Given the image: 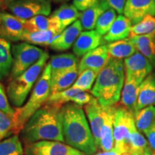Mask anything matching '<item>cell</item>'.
I'll use <instances>...</instances> for the list:
<instances>
[{
    "label": "cell",
    "mask_w": 155,
    "mask_h": 155,
    "mask_svg": "<svg viewBox=\"0 0 155 155\" xmlns=\"http://www.w3.org/2000/svg\"><path fill=\"white\" fill-rule=\"evenodd\" d=\"M49 65L51 68V74H53L78 66V57L72 53L56 55L50 58Z\"/></svg>",
    "instance_id": "cell-27"
},
{
    "label": "cell",
    "mask_w": 155,
    "mask_h": 155,
    "mask_svg": "<svg viewBox=\"0 0 155 155\" xmlns=\"http://www.w3.org/2000/svg\"><path fill=\"white\" fill-rule=\"evenodd\" d=\"M12 1H15V0H5L6 5H7L8 2H10ZM49 1H53L55 2H64L69 1V0H49Z\"/></svg>",
    "instance_id": "cell-44"
},
{
    "label": "cell",
    "mask_w": 155,
    "mask_h": 155,
    "mask_svg": "<svg viewBox=\"0 0 155 155\" xmlns=\"http://www.w3.org/2000/svg\"><path fill=\"white\" fill-rule=\"evenodd\" d=\"M2 21L0 24V38L9 41L17 42L27 32L25 20L7 12H1Z\"/></svg>",
    "instance_id": "cell-10"
},
{
    "label": "cell",
    "mask_w": 155,
    "mask_h": 155,
    "mask_svg": "<svg viewBox=\"0 0 155 155\" xmlns=\"http://www.w3.org/2000/svg\"><path fill=\"white\" fill-rule=\"evenodd\" d=\"M109 58L107 46L101 45L83 56L78 66V73L86 69H91L99 73L105 66Z\"/></svg>",
    "instance_id": "cell-13"
},
{
    "label": "cell",
    "mask_w": 155,
    "mask_h": 155,
    "mask_svg": "<svg viewBox=\"0 0 155 155\" xmlns=\"http://www.w3.org/2000/svg\"><path fill=\"white\" fill-rule=\"evenodd\" d=\"M125 73L130 74L142 82L153 71V65L139 52L136 53L124 61Z\"/></svg>",
    "instance_id": "cell-12"
},
{
    "label": "cell",
    "mask_w": 155,
    "mask_h": 155,
    "mask_svg": "<svg viewBox=\"0 0 155 155\" xmlns=\"http://www.w3.org/2000/svg\"><path fill=\"white\" fill-rule=\"evenodd\" d=\"M45 51L27 42L15 44L12 47L13 63L9 79L16 78L36 63L44 55Z\"/></svg>",
    "instance_id": "cell-6"
},
{
    "label": "cell",
    "mask_w": 155,
    "mask_h": 155,
    "mask_svg": "<svg viewBox=\"0 0 155 155\" xmlns=\"http://www.w3.org/2000/svg\"><path fill=\"white\" fill-rule=\"evenodd\" d=\"M13 58L9 40L0 38V81L9 77L12 68Z\"/></svg>",
    "instance_id": "cell-24"
},
{
    "label": "cell",
    "mask_w": 155,
    "mask_h": 155,
    "mask_svg": "<svg viewBox=\"0 0 155 155\" xmlns=\"http://www.w3.org/2000/svg\"><path fill=\"white\" fill-rule=\"evenodd\" d=\"M80 15L81 14L74 5L64 4L56 9L50 17L55 21L60 31L62 32L77 21Z\"/></svg>",
    "instance_id": "cell-20"
},
{
    "label": "cell",
    "mask_w": 155,
    "mask_h": 155,
    "mask_svg": "<svg viewBox=\"0 0 155 155\" xmlns=\"http://www.w3.org/2000/svg\"><path fill=\"white\" fill-rule=\"evenodd\" d=\"M25 155H86L64 142L40 141L25 146Z\"/></svg>",
    "instance_id": "cell-9"
},
{
    "label": "cell",
    "mask_w": 155,
    "mask_h": 155,
    "mask_svg": "<svg viewBox=\"0 0 155 155\" xmlns=\"http://www.w3.org/2000/svg\"><path fill=\"white\" fill-rule=\"evenodd\" d=\"M132 23L127 17L122 15H119L116 17L111 29L104 37L105 42H111L124 40L130 35L131 28Z\"/></svg>",
    "instance_id": "cell-21"
},
{
    "label": "cell",
    "mask_w": 155,
    "mask_h": 155,
    "mask_svg": "<svg viewBox=\"0 0 155 155\" xmlns=\"http://www.w3.org/2000/svg\"><path fill=\"white\" fill-rule=\"evenodd\" d=\"M124 81L125 68L124 63L108 81L101 93L96 98L101 106L105 107L117 104L121 98Z\"/></svg>",
    "instance_id": "cell-8"
},
{
    "label": "cell",
    "mask_w": 155,
    "mask_h": 155,
    "mask_svg": "<svg viewBox=\"0 0 155 155\" xmlns=\"http://www.w3.org/2000/svg\"><path fill=\"white\" fill-rule=\"evenodd\" d=\"M155 35V16L148 15L141 22L132 25L129 38L137 35Z\"/></svg>",
    "instance_id": "cell-33"
},
{
    "label": "cell",
    "mask_w": 155,
    "mask_h": 155,
    "mask_svg": "<svg viewBox=\"0 0 155 155\" xmlns=\"http://www.w3.org/2000/svg\"><path fill=\"white\" fill-rule=\"evenodd\" d=\"M146 135L149 146L152 150L155 151V122L152 127L144 133Z\"/></svg>",
    "instance_id": "cell-41"
},
{
    "label": "cell",
    "mask_w": 155,
    "mask_h": 155,
    "mask_svg": "<svg viewBox=\"0 0 155 155\" xmlns=\"http://www.w3.org/2000/svg\"><path fill=\"white\" fill-rule=\"evenodd\" d=\"M0 110L10 116L12 119H13L15 110L9 105L8 98H7V94H5L3 86H0Z\"/></svg>",
    "instance_id": "cell-38"
},
{
    "label": "cell",
    "mask_w": 155,
    "mask_h": 155,
    "mask_svg": "<svg viewBox=\"0 0 155 155\" xmlns=\"http://www.w3.org/2000/svg\"><path fill=\"white\" fill-rule=\"evenodd\" d=\"M61 114L64 141L86 155L96 154L97 147L82 106L68 103Z\"/></svg>",
    "instance_id": "cell-1"
},
{
    "label": "cell",
    "mask_w": 155,
    "mask_h": 155,
    "mask_svg": "<svg viewBox=\"0 0 155 155\" xmlns=\"http://www.w3.org/2000/svg\"><path fill=\"white\" fill-rule=\"evenodd\" d=\"M99 2L100 0H73V5L77 9L83 12Z\"/></svg>",
    "instance_id": "cell-40"
},
{
    "label": "cell",
    "mask_w": 155,
    "mask_h": 155,
    "mask_svg": "<svg viewBox=\"0 0 155 155\" xmlns=\"http://www.w3.org/2000/svg\"><path fill=\"white\" fill-rule=\"evenodd\" d=\"M123 153L121 152V151L119 150V149L116 148V147H114L111 150L109 151H102L101 152H98L94 154V155H122Z\"/></svg>",
    "instance_id": "cell-42"
},
{
    "label": "cell",
    "mask_w": 155,
    "mask_h": 155,
    "mask_svg": "<svg viewBox=\"0 0 155 155\" xmlns=\"http://www.w3.org/2000/svg\"><path fill=\"white\" fill-rule=\"evenodd\" d=\"M25 150L18 134H14L0 142V155H24Z\"/></svg>",
    "instance_id": "cell-32"
},
{
    "label": "cell",
    "mask_w": 155,
    "mask_h": 155,
    "mask_svg": "<svg viewBox=\"0 0 155 155\" xmlns=\"http://www.w3.org/2000/svg\"><path fill=\"white\" fill-rule=\"evenodd\" d=\"M82 30L81 21H75L73 25L55 37L50 45V48L55 51H65L68 50L74 44L76 39L82 32Z\"/></svg>",
    "instance_id": "cell-17"
},
{
    "label": "cell",
    "mask_w": 155,
    "mask_h": 155,
    "mask_svg": "<svg viewBox=\"0 0 155 155\" xmlns=\"http://www.w3.org/2000/svg\"><path fill=\"white\" fill-rule=\"evenodd\" d=\"M136 49L155 67V35H137L129 38Z\"/></svg>",
    "instance_id": "cell-23"
},
{
    "label": "cell",
    "mask_w": 155,
    "mask_h": 155,
    "mask_svg": "<svg viewBox=\"0 0 155 155\" xmlns=\"http://www.w3.org/2000/svg\"><path fill=\"white\" fill-rule=\"evenodd\" d=\"M2 86V83H0V86Z\"/></svg>",
    "instance_id": "cell-48"
},
{
    "label": "cell",
    "mask_w": 155,
    "mask_h": 155,
    "mask_svg": "<svg viewBox=\"0 0 155 155\" xmlns=\"http://www.w3.org/2000/svg\"><path fill=\"white\" fill-rule=\"evenodd\" d=\"M85 112L90 124L93 137L97 150L100 149V138L101 131L104 124V110L98 102L96 98H94L89 104L84 106Z\"/></svg>",
    "instance_id": "cell-14"
},
{
    "label": "cell",
    "mask_w": 155,
    "mask_h": 155,
    "mask_svg": "<svg viewBox=\"0 0 155 155\" xmlns=\"http://www.w3.org/2000/svg\"><path fill=\"white\" fill-rule=\"evenodd\" d=\"M13 131L12 119L0 110V139L8 137Z\"/></svg>",
    "instance_id": "cell-37"
},
{
    "label": "cell",
    "mask_w": 155,
    "mask_h": 155,
    "mask_svg": "<svg viewBox=\"0 0 155 155\" xmlns=\"http://www.w3.org/2000/svg\"><path fill=\"white\" fill-rule=\"evenodd\" d=\"M141 83L131 75L125 73V81L121 96V105L132 112L134 111Z\"/></svg>",
    "instance_id": "cell-19"
},
{
    "label": "cell",
    "mask_w": 155,
    "mask_h": 155,
    "mask_svg": "<svg viewBox=\"0 0 155 155\" xmlns=\"http://www.w3.org/2000/svg\"><path fill=\"white\" fill-rule=\"evenodd\" d=\"M58 35L60 34L53 30L35 31V32L27 31L22 37V41H25L29 44L38 45L46 47L48 45L50 46L52 41Z\"/></svg>",
    "instance_id": "cell-30"
},
{
    "label": "cell",
    "mask_w": 155,
    "mask_h": 155,
    "mask_svg": "<svg viewBox=\"0 0 155 155\" xmlns=\"http://www.w3.org/2000/svg\"><path fill=\"white\" fill-rule=\"evenodd\" d=\"M98 73L91 69H86L79 73L78 78L75 81L73 88L88 91L91 90L94 81L96 80Z\"/></svg>",
    "instance_id": "cell-34"
},
{
    "label": "cell",
    "mask_w": 155,
    "mask_h": 155,
    "mask_svg": "<svg viewBox=\"0 0 155 155\" xmlns=\"http://www.w3.org/2000/svg\"><path fill=\"white\" fill-rule=\"evenodd\" d=\"M51 68L49 63L45 67L43 72L37 81L28 102L21 107L16 108L13 116V131L18 134L32 116L46 104L48 97L51 94L50 89Z\"/></svg>",
    "instance_id": "cell-3"
},
{
    "label": "cell",
    "mask_w": 155,
    "mask_h": 155,
    "mask_svg": "<svg viewBox=\"0 0 155 155\" xmlns=\"http://www.w3.org/2000/svg\"><path fill=\"white\" fill-rule=\"evenodd\" d=\"M106 46L110 57L116 59H126L137 52L130 38L111 42Z\"/></svg>",
    "instance_id": "cell-25"
},
{
    "label": "cell",
    "mask_w": 155,
    "mask_h": 155,
    "mask_svg": "<svg viewBox=\"0 0 155 155\" xmlns=\"http://www.w3.org/2000/svg\"><path fill=\"white\" fill-rule=\"evenodd\" d=\"M155 105V71L141 83L134 114L147 106Z\"/></svg>",
    "instance_id": "cell-18"
},
{
    "label": "cell",
    "mask_w": 155,
    "mask_h": 155,
    "mask_svg": "<svg viewBox=\"0 0 155 155\" xmlns=\"http://www.w3.org/2000/svg\"><path fill=\"white\" fill-rule=\"evenodd\" d=\"M116 108V105L103 106L104 124L101 131L100 149L104 152L111 150L114 147V118Z\"/></svg>",
    "instance_id": "cell-15"
},
{
    "label": "cell",
    "mask_w": 155,
    "mask_h": 155,
    "mask_svg": "<svg viewBox=\"0 0 155 155\" xmlns=\"http://www.w3.org/2000/svg\"><path fill=\"white\" fill-rule=\"evenodd\" d=\"M116 17V12L113 9H108L98 19L96 30L101 35H105L111 29Z\"/></svg>",
    "instance_id": "cell-35"
},
{
    "label": "cell",
    "mask_w": 155,
    "mask_h": 155,
    "mask_svg": "<svg viewBox=\"0 0 155 155\" xmlns=\"http://www.w3.org/2000/svg\"><path fill=\"white\" fill-rule=\"evenodd\" d=\"M131 155H144V152H136L131 154Z\"/></svg>",
    "instance_id": "cell-45"
},
{
    "label": "cell",
    "mask_w": 155,
    "mask_h": 155,
    "mask_svg": "<svg viewBox=\"0 0 155 155\" xmlns=\"http://www.w3.org/2000/svg\"><path fill=\"white\" fill-rule=\"evenodd\" d=\"M124 14L130 19L132 25L141 22L148 15L155 16L154 0H127Z\"/></svg>",
    "instance_id": "cell-11"
},
{
    "label": "cell",
    "mask_w": 155,
    "mask_h": 155,
    "mask_svg": "<svg viewBox=\"0 0 155 155\" xmlns=\"http://www.w3.org/2000/svg\"><path fill=\"white\" fill-rule=\"evenodd\" d=\"M1 21H2V15H1V12H0V24H1Z\"/></svg>",
    "instance_id": "cell-46"
},
{
    "label": "cell",
    "mask_w": 155,
    "mask_h": 155,
    "mask_svg": "<svg viewBox=\"0 0 155 155\" xmlns=\"http://www.w3.org/2000/svg\"><path fill=\"white\" fill-rule=\"evenodd\" d=\"M136 128L134 112L122 105H116L114 118V147L119 149L123 154H130L129 137Z\"/></svg>",
    "instance_id": "cell-5"
},
{
    "label": "cell",
    "mask_w": 155,
    "mask_h": 155,
    "mask_svg": "<svg viewBox=\"0 0 155 155\" xmlns=\"http://www.w3.org/2000/svg\"><path fill=\"white\" fill-rule=\"evenodd\" d=\"M135 125L141 133L147 131L155 122V106H150L134 113Z\"/></svg>",
    "instance_id": "cell-29"
},
{
    "label": "cell",
    "mask_w": 155,
    "mask_h": 155,
    "mask_svg": "<svg viewBox=\"0 0 155 155\" xmlns=\"http://www.w3.org/2000/svg\"><path fill=\"white\" fill-rule=\"evenodd\" d=\"M144 155H155V151L152 150L149 146L144 150Z\"/></svg>",
    "instance_id": "cell-43"
},
{
    "label": "cell",
    "mask_w": 155,
    "mask_h": 155,
    "mask_svg": "<svg viewBox=\"0 0 155 155\" xmlns=\"http://www.w3.org/2000/svg\"><path fill=\"white\" fill-rule=\"evenodd\" d=\"M51 8L49 0H15L7 4V9L23 20L38 15L48 16L51 12Z\"/></svg>",
    "instance_id": "cell-7"
},
{
    "label": "cell",
    "mask_w": 155,
    "mask_h": 155,
    "mask_svg": "<svg viewBox=\"0 0 155 155\" xmlns=\"http://www.w3.org/2000/svg\"><path fill=\"white\" fill-rule=\"evenodd\" d=\"M81 91L82 90L71 87L70 88L63 91L51 94L50 96L48 97L45 104H50V105L58 106L62 107L63 105L68 104V102L73 103L75 96Z\"/></svg>",
    "instance_id": "cell-31"
},
{
    "label": "cell",
    "mask_w": 155,
    "mask_h": 155,
    "mask_svg": "<svg viewBox=\"0 0 155 155\" xmlns=\"http://www.w3.org/2000/svg\"><path fill=\"white\" fill-rule=\"evenodd\" d=\"M25 25L28 32L53 30L58 34L61 33L55 21L44 15H38L28 20H25Z\"/></svg>",
    "instance_id": "cell-28"
},
{
    "label": "cell",
    "mask_w": 155,
    "mask_h": 155,
    "mask_svg": "<svg viewBox=\"0 0 155 155\" xmlns=\"http://www.w3.org/2000/svg\"><path fill=\"white\" fill-rule=\"evenodd\" d=\"M122 155H131V154H129V153H127V154H122Z\"/></svg>",
    "instance_id": "cell-47"
},
{
    "label": "cell",
    "mask_w": 155,
    "mask_h": 155,
    "mask_svg": "<svg viewBox=\"0 0 155 155\" xmlns=\"http://www.w3.org/2000/svg\"><path fill=\"white\" fill-rule=\"evenodd\" d=\"M78 75H79L78 67L51 74V94L63 91L70 88V87L74 84Z\"/></svg>",
    "instance_id": "cell-22"
},
{
    "label": "cell",
    "mask_w": 155,
    "mask_h": 155,
    "mask_svg": "<svg viewBox=\"0 0 155 155\" xmlns=\"http://www.w3.org/2000/svg\"><path fill=\"white\" fill-rule=\"evenodd\" d=\"M101 2L107 6L109 9H113L118 14L122 15L127 0H100Z\"/></svg>",
    "instance_id": "cell-39"
},
{
    "label": "cell",
    "mask_w": 155,
    "mask_h": 155,
    "mask_svg": "<svg viewBox=\"0 0 155 155\" xmlns=\"http://www.w3.org/2000/svg\"><path fill=\"white\" fill-rule=\"evenodd\" d=\"M109 9L104 4L100 2L98 5L83 11L80 15V21L83 29L93 30L96 26L98 19L104 12Z\"/></svg>",
    "instance_id": "cell-26"
},
{
    "label": "cell",
    "mask_w": 155,
    "mask_h": 155,
    "mask_svg": "<svg viewBox=\"0 0 155 155\" xmlns=\"http://www.w3.org/2000/svg\"><path fill=\"white\" fill-rule=\"evenodd\" d=\"M103 40L104 38L96 30L82 32L73 44V53L77 57L84 56L88 52L101 46Z\"/></svg>",
    "instance_id": "cell-16"
},
{
    "label": "cell",
    "mask_w": 155,
    "mask_h": 155,
    "mask_svg": "<svg viewBox=\"0 0 155 155\" xmlns=\"http://www.w3.org/2000/svg\"><path fill=\"white\" fill-rule=\"evenodd\" d=\"M148 147V141L144 136L137 130V128L134 129L129 137V153L131 154L136 152H144L145 149Z\"/></svg>",
    "instance_id": "cell-36"
},
{
    "label": "cell",
    "mask_w": 155,
    "mask_h": 155,
    "mask_svg": "<svg viewBox=\"0 0 155 155\" xmlns=\"http://www.w3.org/2000/svg\"><path fill=\"white\" fill-rule=\"evenodd\" d=\"M154 2H155V0H154Z\"/></svg>",
    "instance_id": "cell-49"
},
{
    "label": "cell",
    "mask_w": 155,
    "mask_h": 155,
    "mask_svg": "<svg viewBox=\"0 0 155 155\" xmlns=\"http://www.w3.org/2000/svg\"><path fill=\"white\" fill-rule=\"evenodd\" d=\"M61 108L45 104L32 116L20 131L25 145L40 141L65 142L62 129Z\"/></svg>",
    "instance_id": "cell-2"
},
{
    "label": "cell",
    "mask_w": 155,
    "mask_h": 155,
    "mask_svg": "<svg viewBox=\"0 0 155 155\" xmlns=\"http://www.w3.org/2000/svg\"><path fill=\"white\" fill-rule=\"evenodd\" d=\"M49 54L45 52L44 55L36 63L22 75L9 81L7 87V96L13 106L16 108L22 106L35 83L38 81V76L46 66Z\"/></svg>",
    "instance_id": "cell-4"
}]
</instances>
